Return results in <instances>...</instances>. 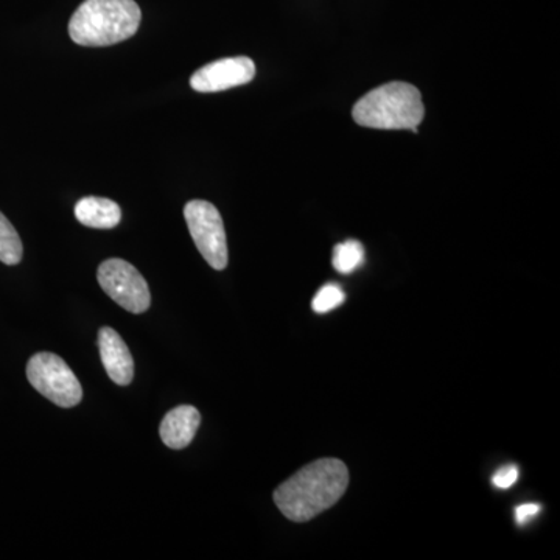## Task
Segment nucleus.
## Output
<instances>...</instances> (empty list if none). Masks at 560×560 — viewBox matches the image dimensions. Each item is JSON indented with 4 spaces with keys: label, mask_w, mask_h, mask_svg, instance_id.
Masks as SVG:
<instances>
[{
    "label": "nucleus",
    "mask_w": 560,
    "mask_h": 560,
    "mask_svg": "<svg viewBox=\"0 0 560 560\" xmlns=\"http://www.w3.org/2000/svg\"><path fill=\"white\" fill-rule=\"evenodd\" d=\"M423 116H425V108H423L420 91L404 81H393L368 92L352 109L353 120L361 127L372 128V130L418 132Z\"/></svg>",
    "instance_id": "nucleus-3"
},
{
    "label": "nucleus",
    "mask_w": 560,
    "mask_h": 560,
    "mask_svg": "<svg viewBox=\"0 0 560 560\" xmlns=\"http://www.w3.org/2000/svg\"><path fill=\"white\" fill-rule=\"evenodd\" d=\"M363 261L364 248L360 242L349 241L335 246L331 264H334L335 270L341 275H350L360 268Z\"/></svg>",
    "instance_id": "nucleus-12"
},
{
    "label": "nucleus",
    "mask_w": 560,
    "mask_h": 560,
    "mask_svg": "<svg viewBox=\"0 0 560 560\" xmlns=\"http://www.w3.org/2000/svg\"><path fill=\"white\" fill-rule=\"evenodd\" d=\"M518 475H521V471H518V467L514 466V464L501 467V469L495 471V475L492 477L493 486L501 490L511 489L512 486L517 482Z\"/></svg>",
    "instance_id": "nucleus-14"
},
{
    "label": "nucleus",
    "mask_w": 560,
    "mask_h": 560,
    "mask_svg": "<svg viewBox=\"0 0 560 560\" xmlns=\"http://www.w3.org/2000/svg\"><path fill=\"white\" fill-rule=\"evenodd\" d=\"M200 411L190 405H180L165 415L160 427L161 440L173 451H180L194 441L195 434L200 429Z\"/></svg>",
    "instance_id": "nucleus-9"
},
{
    "label": "nucleus",
    "mask_w": 560,
    "mask_h": 560,
    "mask_svg": "<svg viewBox=\"0 0 560 560\" xmlns=\"http://www.w3.org/2000/svg\"><path fill=\"white\" fill-rule=\"evenodd\" d=\"M256 77V65L248 57L223 58L209 62L191 75V90L221 92L243 86Z\"/></svg>",
    "instance_id": "nucleus-7"
},
{
    "label": "nucleus",
    "mask_w": 560,
    "mask_h": 560,
    "mask_svg": "<svg viewBox=\"0 0 560 560\" xmlns=\"http://www.w3.org/2000/svg\"><path fill=\"white\" fill-rule=\"evenodd\" d=\"M142 11L135 0H84L69 22L73 43L84 47H108L132 38Z\"/></svg>",
    "instance_id": "nucleus-2"
},
{
    "label": "nucleus",
    "mask_w": 560,
    "mask_h": 560,
    "mask_svg": "<svg viewBox=\"0 0 560 560\" xmlns=\"http://www.w3.org/2000/svg\"><path fill=\"white\" fill-rule=\"evenodd\" d=\"M24 246L20 234L9 219L0 212V261L5 265H18L22 260Z\"/></svg>",
    "instance_id": "nucleus-11"
},
{
    "label": "nucleus",
    "mask_w": 560,
    "mask_h": 560,
    "mask_svg": "<svg viewBox=\"0 0 560 560\" xmlns=\"http://www.w3.org/2000/svg\"><path fill=\"white\" fill-rule=\"evenodd\" d=\"M349 486V470L340 459L324 458L302 467L279 486L275 503L291 522L318 517L341 500Z\"/></svg>",
    "instance_id": "nucleus-1"
},
{
    "label": "nucleus",
    "mask_w": 560,
    "mask_h": 560,
    "mask_svg": "<svg viewBox=\"0 0 560 560\" xmlns=\"http://www.w3.org/2000/svg\"><path fill=\"white\" fill-rule=\"evenodd\" d=\"M541 508L537 503H525L515 508V522L521 526L528 525L534 517L540 514Z\"/></svg>",
    "instance_id": "nucleus-15"
},
{
    "label": "nucleus",
    "mask_w": 560,
    "mask_h": 560,
    "mask_svg": "<svg viewBox=\"0 0 560 560\" xmlns=\"http://www.w3.org/2000/svg\"><path fill=\"white\" fill-rule=\"evenodd\" d=\"M97 279L103 291L125 311L135 315L149 311L151 304L149 283L127 260L103 261L98 267Z\"/></svg>",
    "instance_id": "nucleus-6"
},
{
    "label": "nucleus",
    "mask_w": 560,
    "mask_h": 560,
    "mask_svg": "<svg viewBox=\"0 0 560 560\" xmlns=\"http://www.w3.org/2000/svg\"><path fill=\"white\" fill-rule=\"evenodd\" d=\"M345 301L346 294L341 287L337 285V283H327V285H324L323 289L316 293V296L313 298L312 308L313 312L324 315V313H329L340 307Z\"/></svg>",
    "instance_id": "nucleus-13"
},
{
    "label": "nucleus",
    "mask_w": 560,
    "mask_h": 560,
    "mask_svg": "<svg viewBox=\"0 0 560 560\" xmlns=\"http://www.w3.org/2000/svg\"><path fill=\"white\" fill-rule=\"evenodd\" d=\"M184 219L205 260L213 270H224L230 256H228L226 231H224L219 209L209 201H189L184 208Z\"/></svg>",
    "instance_id": "nucleus-5"
},
{
    "label": "nucleus",
    "mask_w": 560,
    "mask_h": 560,
    "mask_svg": "<svg viewBox=\"0 0 560 560\" xmlns=\"http://www.w3.org/2000/svg\"><path fill=\"white\" fill-rule=\"evenodd\" d=\"M75 217L81 224L94 230H113L121 220V210L117 202L108 198H81L75 206Z\"/></svg>",
    "instance_id": "nucleus-10"
},
{
    "label": "nucleus",
    "mask_w": 560,
    "mask_h": 560,
    "mask_svg": "<svg viewBox=\"0 0 560 560\" xmlns=\"http://www.w3.org/2000/svg\"><path fill=\"white\" fill-rule=\"evenodd\" d=\"M98 349L110 381L119 386L130 385L135 378V360L120 335L110 327H103L98 331Z\"/></svg>",
    "instance_id": "nucleus-8"
},
{
    "label": "nucleus",
    "mask_w": 560,
    "mask_h": 560,
    "mask_svg": "<svg viewBox=\"0 0 560 560\" xmlns=\"http://www.w3.org/2000/svg\"><path fill=\"white\" fill-rule=\"evenodd\" d=\"M27 378L33 388L61 408H72L83 399L79 378L61 357L50 352L33 355L27 364Z\"/></svg>",
    "instance_id": "nucleus-4"
}]
</instances>
